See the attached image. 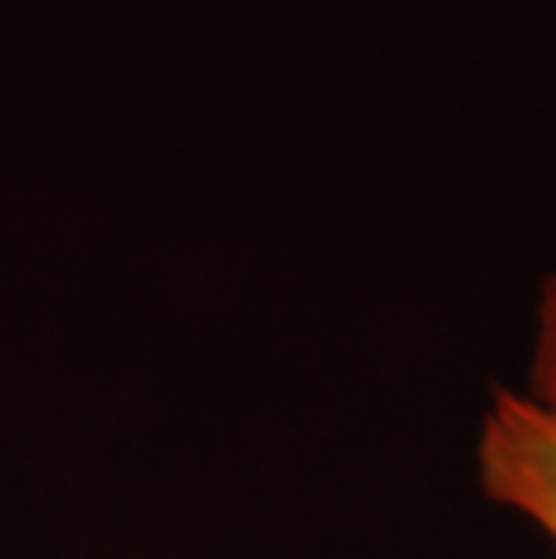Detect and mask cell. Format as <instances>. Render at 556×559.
Wrapping results in <instances>:
<instances>
[{
    "label": "cell",
    "instance_id": "6da1fadb",
    "mask_svg": "<svg viewBox=\"0 0 556 559\" xmlns=\"http://www.w3.org/2000/svg\"><path fill=\"white\" fill-rule=\"evenodd\" d=\"M477 480L492 506L528 520L556 549V404L495 386L477 437Z\"/></svg>",
    "mask_w": 556,
    "mask_h": 559
},
{
    "label": "cell",
    "instance_id": "7a4b0ae2",
    "mask_svg": "<svg viewBox=\"0 0 556 559\" xmlns=\"http://www.w3.org/2000/svg\"><path fill=\"white\" fill-rule=\"evenodd\" d=\"M520 390L556 404V271H549L546 282H542L535 307V336H531L528 386Z\"/></svg>",
    "mask_w": 556,
    "mask_h": 559
}]
</instances>
